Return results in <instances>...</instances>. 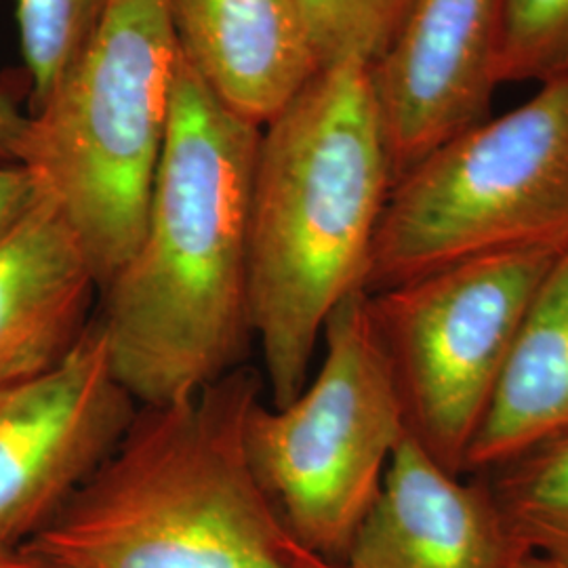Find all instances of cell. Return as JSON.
Wrapping results in <instances>:
<instances>
[{"label": "cell", "instance_id": "1", "mask_svg": "<svg viewBox=\"0 0 568 568\" xmlns=\"http://www.w3.org/2000/svg\"><path fill=\"white\" fill-rule=\"evenodd\" d=\"M260 133L180 55L142 239L103 284L95 314L140 406L211 386L243 366L253 344L248 220Z\"/></svg>", "mask_w": 568, "mask_h": 568}, {"label": "cell", "instance_id": "2", "mask_svg": "<svg viewBox=\"0 0 568 568\" xmlns=\"http://www.w3.org/2000/svg\"><path fill=\"white\" fill-rule=\"evenodd\" d=\"M392 185L363 61L321 68L262 126L251 187L248 288L253 342L262 349L272 406L304 389L331 312L365 291Z\"/></svg>", "mask_w": 568, "mask_h": 568}, {"label": "cell", "instance_id": "3", "mask_svg": "<svg viewBox=\"0 0 568 568\" xmlns=\"http://www.w3.org/2000/svg\"><path fill=\"white\" fill-rule=\"evenodd\" d=\"M262 377L230 371L140 406L121 445L21 548L58 568H342L305 548L262 487L244 424Z\"/></svg>", "mask_w": 568, "mask_h": 568}, {"label": "cell", "instance_id": "4", "mask_svg": "<svg viewBox=\"0 0 568 568\" xmlns=\"http://www.w3.org/2000/svg\"><path fill=\"white\" fill-rule=\"evenodd\" d=\"M180 49L166 0H105L20 164L77 234L100 288L138 248L171 121Z\"/></svg>", "mask_w": 568, "mask_h": 568}, {"label": "cell", "instance_id": "5", "mask_svg": "<svg viewBox=\"0 0 568 568\" xmlns=\"http://www.w3.org/2000/svg\"><path fill=\"white\" fill-rule=\"evenodd\" d=\"M568 244V77L432 150L389 190L366 293L471 257Z\"/></svg>", "mask_w": 568, "mask_h": 568}, {"label": "cell", "instance_id": "6", "mask_svg": "<svg viewBox=\"0 0 568 568\" xmlns=\"http://www.w3.org/2000/svg\"><path fill=\"white\" fill-rule=\"evenodd\" d=\"M321 344V366L291 403L251 406L244 447L293 535L344 568L406 436L405 417L365 291L331 312Z\"/></svg>", "mask_w": 568, "mask_h": 568}, {"label": "cell", "instance_id": "7", "mask_svg": "<svg viewBox=\"0 0 568 568\" xmlns=\"http://www.w3.org/2000/svg\"><path fill=\"white\" fill-rule=\"evenodd\" d=\"M562 248L480 255L366 293L406 436L455 476H466L530 302Z\"/></svg>", "mask_w": 568, "mask_h": 568}, {"label": "cell", "instance_id": "8", "mask_svg": "<svg viewBox=\"0 0 568 568\" xmlns=\"http://www.w3.org/2000/svg\"><path fill=\"white\" fill-rule=\"evenodd\" d=\"M138 410L98 316L60 365L0 389V549L20 548L60 514Z\"/></svg>", "mask_w": 568, "mask_h": 568}, {"label": "cell", "instance_id": "9", "mask_svg": "<svg viewBox=\"0 0 568 568\" xmlns=\"http://www.w3.org/2000/svg\"><path fill=\"white\" fill-rule=\"evenodd\" d=\"M504 0H410L368 65L394 182L490 116Z\"/></svg>", "mask_w": 568, "mask_h": 568}, {"label": "cell", "instance_id": "10", "mask_svg": "<svg viewBox=\"0 0 568 568\" xmlns=\"http://www.w3.org/2000/svg\"><path fill=\"white\" fill-rule=\"evenodd\" d=\"M455 476L408 436L358 528L344 568H511L525 554L487 480Z\"/></svg>", "mask_w": 568, "mask_h": 568}, {"label": "cell", "instance_id": "11", "mask_svg": "<svg viewBox=\"0 0 568 568\" xmlns=\"http://www.w3.org/2000/svg\"><path fill=\"white\" fill-rule=\"evenodd\" d=\"M100 291L77 234L41 194L0 234V389L60 365Z\"/></svg>", "mask_w": 568, "mask_h": 568}, {"label": "cell", "instance_id": "12", "mask_svg": "<svg viewBox=\"0 0 568 568\" xmlns=\"http://www.w3.org/2000/svg\"><path fill=\"white\" fill-rule=\"evenodd\" d=\"M166 11L190 70L260 129L321 70L297 0H166Z\"/></svg>", "mask_w": 568, "mask_h": 568}, {"label": "cell", "instance_id": "13", "mask_svg": "<svg viewBox=\"0 0 568 568\" xmlns=\"http://www.w3.org/2000/svg\"><path fill=\"white\" fill-rule=\"evenodd\" d=\"M568 434V244L549 265L478 429L466 474Z\"/></svg>", "mask_w": 568, "mask_h": 568}, {"label": "cell", "instance_id": "14", "mask_svg": "<svg viewBox=\"0 0 568 568\" xmlns=\"http://www.w3.org/2000/svg\"><path fill=\"white\" fill-rule=\"evenodd\" d=\"M516 541L568 568V434L480 471Z\"/></svg>", "mask_w": 568, "mask_h": 568}, {"label": "cell", "instance_id": "15", "mask_svg": "<svg viewBox=\"0 0 568 568\" xmlns=\"http://www.w3.org/2000/svg\"><path fill=\"white\" fill-rule=\"evenodd\" d=\"M16 4L37 112L91 41L105 0H16Z\"/></svg>", "mask_w": 568, "mask_h": 568}, {"label": "cell", "instance_id": "16", "mask_svg": "<svg viewBox=\"0 0 568 568\" xmlns=\"http://www.w3.org/2000/svg\"><path fill=\"white\" fill-rule=\"evenodd\" d=\"M318 68L339 61L373 65L405 18L410 0H297Z\"/></svg>", "mask_w": 568, "mask_h": 568}, {"label": "cell", "instance_id": "17", "mask_svg": "<svg viewBox=\"0 0 568 568\" xmlns=\"http://www.w3.org/2000/svg\"><path fill=\"white\" fill-rule=\"evenodd\" d=\"M568 77V0H504L497 81Z\"/></svg>", "mask_w": 568, "mask_h": 568}, {"label": "cell", "instance_id": "18", "mask_svg": "<svg viewBox=\"0 0 568 568\" xmlns=\"http://www.w3.org/2000/svg\"><path fill=\"white\" fill-rule=\"evenodd\" d=\"M41 187L21 164H0V234L37 203Z\"/></svg>", "mask_w": 568, "mask_h": 568}, {"label": "cell", "instance_id": "19", "mask_svg": "<svg viewBox=\"0 0 568 568\" xmlns=\"http://www.w3.org/2000/svg\"><path fill=\"white\" fill-rule=\"evenodd\" d=\"M28 124L30 116H23L11 98L0 93V164H20Z\"/></svg>", "mask_w": 568, "mask_h": 568}, {"label": "cell", "instance_id": "20", "mask_svg": "<svg viewBox=\"0 0 568 568\" xmlns=\"http://www.w3.org/2000/svg\"><path fill=\"white\" fill-rule=\"evenodd\" d=\"M0 568H58L21 548L0 549Z\"/></svg>", "mask_w": 568, "mask_h": 568}, {"label": "cell", "instance_id": "21", "mask_svg": "<svg viewBox=\"0 0 568 568\" xmlns=\"http://www.w3.org/2000/svg\"><path fill=\"white\" fill-rule=\"evenodd\" d=\"M511 568H565L556 562H551L548 558H541L537 554H525L516 565Z\"/></svg>", "mask_w": 568, "mask_h": 568}]
</instances>
